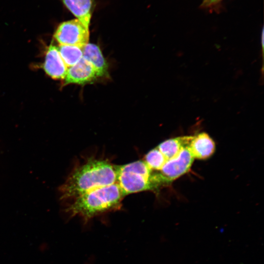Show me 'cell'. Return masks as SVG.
<instances>
[{
  "instance_id": "obj_14",
  "label": "cell",
  "mask_w": 264,
  "mask_h": 264,
  "mask_svg": "<svg viewBox=\"0 0 264 264\" xmlns=\"http://www.w3.org/2000/svg\"><path fill=\"white\" fill-rule=\"evenodd\" d=\"M221 0H202V7H209L219 2Z\"/></svg>"
},
{
  "instance_id": "obj_8",
  "label": "cell",
  "mask_w": 264,
  "mask_h": 264,
  "mask_svg": "<svg viewBox=\"0 0 264 264\" xmlns=\"http://www.w3.org/2000/svg\"><path fill=\"white\" fill-rule=\"evenodd\" d=\"M188 149L194 159H205L214 154L215 144L207 133L202 132L192 136Z\"/></svg>"
},
{
  "instance_id": "obj_5",
  "label": "cell",
  "mask_w": 264,
  "mask_h": 264,
  "mask_svg": "<svg viewBox=\"0 0 264 264\" xmlns=\"http://www.w3.org/2000/svg\"><path fill=\"white\" fill-rule=\"evenodd\" d=\"M194 160L188 148H183L176 156L166 161L159 173L169 183L187 173Z\"/></svg>"
},
{
  "instance_id": "obj_7",
  "label": "cell",
  "mask_w": 264,
  "mask_h": 264,
  "mask_svg": "<svg viewBox=\"0 0 264 264\" xmlns=\"http://www.w3.org/2000/svg\"><path fill=\"white\" fill-rule=\"evenodd\" d=\"M45 72L54 79H64L67 67L64 62L58 47L51 44L47 48L43 65Z\"/></svg>"
},
{
  "instance_id": "obj_12",
  "label": "cell",
  "mask_w": 264,
  "mask_h": 264,
  "mask_svg": "<svg viewBox=\"0 0 264 264\" xmlns=\"http://www.w3.org/2000/svg\"><path fill=\"white\" fill-rule=\"evenodd\" d=\"M83 48L74 45H60V54L66 66L70 67L83 57Z\"/></svg>"
},
{
  "instance_id": "obj_11",
  "label": "cell",
  "mask_w": 264,
  "mask_h": 264,
  "mask_svg": "<svg viewBox=\"0 0 264 264\" xmlns=\"http://www.w3.org/2000/svg\"><path fill=\"white\" fill-rule=\"evenodd\" d=\"M192 136L171 138L161 143L157 148L168 160L176 156L185 148H188Z\"/></svg>"
},
{
  "instance_id": "obj_3",
  "label": "cell",
  "mask_w": 264,
  "mask_h": 264,
  "mask_svg": "<svg viewBox=\"0 0 264 264\" xmlns=\"http://www.w3.org/2000/svg\"><path fill=\"white\" fill-rule=\"evenodd\" d=\"M116 183L123 194L145 191L156 192L168 183L158 172L152 170L143 161L116 166Z\"/></svg>"
},
{
  "instance_id": "obj_1",
  "label": "cell",
  "mask_w": 264,
  "mask_h": 264,
  "mask_svg": "<svg viewBox=\"0 0 264 264\" xmlns=\"http://www.w3.org/2000/svg\"><path fill=\"white\" fill-rule=\"evenodd\" d=\"M116 166L108 160L90 157L76 165L65 182L58 188L63 201L73 198L98 188L116 183Z\"/></svg>"
},
{
  "instance_id": "obj_9",
  "label": "cell",
  "mask_w": 264,
  "mask_h": 264,
  "mask_svg": "<svg viewBox=\"0 0 264 264\" xmlns=\"http://www.w3.org/2000/svg\"><path fill=\"white\" fill-rule=\"evenodd\" d=\"M83 57L92 65L97 77L108 75V64L98 45L87 44L83 48Z\"/></svg>"
},
{
  "instance_id": "obj_2",
  "label": "cell",
  "mask_w": 264,
  "mask_h": 264,
  "mask_svg": "<svg viewBox=\"0 0 264 264\" xmlns=\"http://www.w3.org/2000/svg\"><path fill=\"white\" fill-rule=\"evenodd\" d=\"M125 196L117 183L83 194L65 205L69 217L78 216L87 222L100 214L119 210Z\"/></svg>"
},
{
  "instance_id": "obj_10",
  "label": "cell",
  "mask_w": 264,
  "mask_h": 264,
  "mask_svg": "<svg viewBox=\"0 0 264 264\" xmlns=\"http://www.w3.org/2000/svg\"><path fill=\"white\" fill-rule=\"evenodd\" d=\"M67 8L88 29L92 12V0H61Z\"/></svg>"
},
{
  "instance_id": "obj_4",
  "label": "cell",
  "mask_w": 264,
  "mask_h": 264,
  "mask_svg": "<svg viewBox=\"0 0 264 264\" xmlns=\"http://www.w3.org/2000/svg\"><path fill=\"white\" fill-rule=\"evenodd\" d=\"M60 45L84 47L88 44L89 31L77 19L60 23L53 35Z\"/></svg>"
},
{
  "instance_id": "obj_6",
  "label": "cell",
  "mask_w": 264,
  "mask_h": 264,
  "mask_svg": "<svg viewBox=\"0 0 264 264\" xmlns=\"http://www.w3.org/2000/svg\"><path fill=\"white\" fill-rule=\"evenodd\" d=\"M97 77L92 65L82 57L76 64L67 69L64 85L70 84H85Z\"/></svg>"
},
{
  "instance_id": "obj_13",
  "label": "cell",
  "mask_w": 264,
  "mask_h": 264,
  "mask_svg": "<svg viewBox=\"0 0 264 264\" xmlns=\"http://www.w3.org/2000/svg\"><path fill=\"white\" fill-rule=\"evenodd\" d=\"M167 159L156 147L149 151L144 156L143 161L153 171H159Z\"/></svg>"
}]
</instances>
